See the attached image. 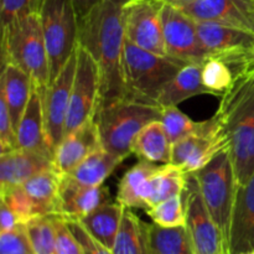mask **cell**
Listing matches in <instances>:
<instances>
[{
	"instance_id": "6da1fadb",
	"label": "cell",
	"mask_w": 254,
	"mask_h": 254,
	"mask_svg": "<svg viewBox=\"0 0 254 254\" xmlns=\"http://www.w3.org/2000/svg\"><path fill=\"white\" fill-rule=\"evenodd\" d=\"M130 0H103L79 24L78 44L91 52L101 74L99 107L126 98L124 10Z\"/></svg>"
},
{
	"instance_id": "7a4b0ae2",
	"label": "cell",
	"mask_w": 254,
	"mask_h": 254,
	"mask_svg": "<svg viewBox=\"0 0 254 254\" xmlns=\"http://www.w3.org/2000/svg\"><path fill=\"white\" fill-rule=\"evenodd\" d=\"M227 140L238 185L254 174V78L237 73L232 86L221 97L215 113Z\"/></svg>"
},
{
	"instance_id": "3957f363",
	"label": "cell",
	"mask_w": 254,
	"mask_h": 254,
	"mask_svg": "<svg viewBox=\"0 0 254 254\" xmlns=\"http://www.w3.org/2000/svg\"><path fill=\"white\" fill-rule=\"evenodd\" d=\"M1 52L2 64H16L41 94L46 92L51 83L50 60L39 12L21 15L2 26Z\"/></svg>"
},
{
	"instance_id": "277c9868",
	"label": "cell",
	"mask_w": 254,
	"mask_h": 254,
	"mask_svg": "<svg viewBox=\"0 0 254 254\" xmlns=\"http://www.w3.org/2000/svg\"><path fill=\"white\" fill-rule=\"evenodd\" d=\"M186 64L188 62L169 55L146 51L126 39L123 77L127 98L159 106L158 98L164 87Z\"/></svg>"
},
{
	"instance_id": "5b68a950",
	"label": "cell",
	"mask_w": 254,
	"mask_h": 254,
	"mask_svg": "<svg viewBox=\"0 0 254 254\" xmlns=\"http://www.w3.org/2000/svg\"><path fill=\"white\" fill-rule=\"evenodd\" d=\"M161 108L130 98H122L99 107L96 123L102 148L126 159L133 154V143L139 131L150 122L160 121Z\"/></svg>"
},
{
	"instance_id": "8992f818",
	"label": "cell",
	"mask_w": 254,
	"mask_h": 254,
	"mask_svg": "<svg viewBox=\"0 0 254 254\" xmlns=\"http://www.w3.org/2000/svg\"><path fill=\"white\" fill-rule=\"evenodd\" d=\"M39 15L49 54L52 82L76 52L79 22L71 0H44Z\"/></svg>"
},
{
	"instance_id": "52a82bcc",
	"label": "cell",
	"mask_w": 254,
	"mask_h": 254,
	"mask_svg": "<svg viewBox=\"0 0 254 254\" xmlns=\"http://www.w3.org/2000/svg\"><path fill=\"white\" fill-rule=\"evenodd\" d=\"M193 176L208 212L228 245L231 216L238 183L227 151L215 156L207 165L193 173Z\"/></svg>"
},
{
	"instance_id": "ba28073f",
	"label": "cell",
	"mask_w": 254,
	"mask_h": 254,
	"mask_svg": "<svg viewBox=\"0 0 254 254\" xmlns=\"http://www.w3.org/2000/svg\"><path fill=\"white\" fill-rule=\"evenodd\" d=\"M77 64L67 113L64 136L96 118L101 103V74L91 52L77 45Z\"/></svg>"
},
{
	"instance_id": "9c48e42d",
	"label": "cell",
	"mask_w": 254,
	"mask_h": 254,
	"mask_svg": "<svg viewBox=\"0 0 254 254\" xmlns=\"http://www.w3.org/2000/svg\"><path fill=\"white\" fill-rule=\"evenodd\" d=\"M198 37L208 57L227 64L241 73L254 46V34L210 21H196Z\"/></svg>"
},
{
	"instance_id": "30bf717a",
	"label": "cell",
	"mask_w": 254,
	"mask_h": 254,
	"mask_svg": "<svg viewBox=\"0 0 254 254\" xmlns=\"http://www.w3.org/2000/svg\"><path fill=\"white\" fill-rule=\"evenodd\" d=\"M186 228L195 254H230L222 232L208 212L193 174H188L186 184Z\"/></svg>"
},
{
	"instance_id": "8fae6325",
	"label": "cell",
	"mask_w": 254,
	"mask_h": 254,
	"mask_svg": "<svg viewBox=\"0 0 254 254\" xmlns=\"http://www.w3.org/2000/svg\"><path fill=\"white\" fill-rule=\"evenodd\" d=\"M163 6L161 0H130L124 10L126 39L146 51L168 55L161 19Z\"/></svg>"
},
{
	"instance_id": "7c38bea8",
	"label": "cell",
	"mask_w": 254,
	"mask_h": 254,
	"mask_svg": "<svg viewBox=\"0 0 254 254\" xmlns=\"http://www.w3.org/2000/svg\"><path fill=\"white\" fill-rule=\"evenodd\" d=\"M163 31L169 56L188 64H202L208 59L198 37L196 21L180 7L164 2Z\"/></svg>"
},
{
	"instance_id": "4fadbf2b",
	"label": "cell",
	"mask_w": 254,
	"mask_h": 254,
	"mask_svg": "<svg viewBox=\"0 0 254 254\" xmlns=\"http://www.w3.org/2000/svg\"><path fill=\"white\" fill-rule=\"evenodd\" d=\"M223 151H227V140L218 119L213 116L206 121L202 131L174 144L170 164L184 173L193 174Z\"/></svg>"
},
{
	"instance_id": "5bb4252c",
	"label": "cell",
	"mask_w": 254,
	"mask_h": 254,
	"mask_svg": "<svg viewBox=\"0 0 254 254\" xmlns=\"http://www.w3.org/2000/svg\"><path fill=\"white\" fill-rule=\"evenodd\" d=\"M76 64L77 54L74 52L59 76L51 82L46 92L42 93L47 141L54 153L64 136V126L68 113Z\"/></svg>"
},
{
	"instance_id": "9a60e30c",
	"label": "cell",
	"mask_w": 254,
	"mask_h": 254,
	"mask_svg": "<svg viewBox=\"0 0 254 254\" xmlns=\"http://www.w3.org/2000/svg\"><path fill=\"white\" fill-rule=\"evenodd\" d=\"M195 21H210L254 34V0H196L180 7Z\"/></svg>"
},
{
	"instance_id": "2e32d148",
	"label": "cell",
	"mask_w": 254,
	"mask_h": 254,
	"mask_svg": "<svg viewBox=\"0 0 254 254\" xmlns=\"http://www.w3.org/2000/svg\"><path fill=\"white\" fill-rule=\"evenodd\" d=\"M111 201L106 186H87L71 175H62L59 193V216L66 220H82L96 208Z\"/></svg>"
},
{
	"instance_id": "e0dca14e",
	"label": "cell",
	"mask_w": 254,
	"mask_h": 254,
	"mask_svg": "<svg viewBox=\"0 0 254 254\" xmlns=\"http://www.w3.org/2000/svg\"><path fill=\"white\" fill-rule=\"evenodd\" d=\"M254 250V174L247 184L238 185L231 216L228 251L242 254Z\"/></svg>"
},
{
	"instance_id": "ac0fdd59",
	"label": "cell",
	"mask_w": 254,
	"mask_h": 254,
	"mask_svg": "<svg viewBox=\"0 0 254 254\" xmlns=\"http://www.w3.org/2000/svg\"><path fill=\"white\" fill-rule=\"evenodd\" d=\"M55 169L54 158L44 153L14 149L0 155V193L21 186L32 176Z\"/></svg>"
},
{
	"instance_id": "d6986e66",
	"label": "cell",
	"mask_w": 254,
	"mask_h": 254,
	"mask_svg": "<svg viewBox=\"0 0 254 254\" xmlns=\"http://www.w3.org/2000/svg\"><path fill=\"white\" fill-rule=\"evenodd\" d=\"M102 148L96 119L86 122L64 136L54 153V165L57 173L68 175L89 154Z\"/></svg>"
},
{
	"instance_id": "ffe728a7",
	"label": "cell",
	"mask_w": 254,
	"mask_h": 254,
	"mask_svg": "<svg viewBox=\"0 0 254 254\" xmlns=\"http://www.w3.org/2000/svg\"><path fill=\"white\" fill-rule=\"evenodd\" d=\"M16 139L17 148L44 153L54 158V151L47 141L44 98L35 86L16 130Z\"/></svg>"
},
{
	"instance_id": "44dd1931",
	"label": "cell",
	"mask_w": 254,
	"mask_h": 254,
	"mask_svg": "<svg viewBox=\"0 0 254 254\" xmlns=\"http://www.w3.org/2000/svg\"><path fill=\"white\" fill-rule=\"evenodd\" d=\"M34 82L31 77L11 62L2 64V73L0 78V94L5 99L12 127L16 133L27 103L31 97Z\"/></svg>"
},
{
	"instance_id": "7402d4cb",
	"label": "cell",
	"mask_w": 254,
	"mask_h": 254,
	"mask_svg": "<svg viewBox=\"0 0 254 254\" xmlns=\"http://www.w3.org/2000/svg\"><path fill=\"white\" fill-rule=\"evenodd\" d=\"M188 184V174L173 164H164L146 180L143 200L148 208L174 196L183 195Z\"/></svg>"
},
{
	"instance_id": "603a6c76",
	"label": "cell",
	"mask_w": 254,
	"mask_h": 254,
	"mask_svg": "<svg viewBox=\"0 0 254 254\" xmlns=\"http://www.w3.org/2000/svg\"><path fill=\"white\" fill-rule=\"evenodd\" d=\"M200 94H211L202 82V64H188L164 87L158 104L160 107L178 106Z\"/></svg>"
},
{
	"instance_id": "cb8c5ba5",
	"label": "cell",
	"mask_w": 254,
	"mask_h": 254,
	"mask_svg": "<svg viewBox=\"0 0 254 254\" xmlns=\"http://www.w3.org/2000/svg\"><path fill=\"white\" fill-rule=\"evenodd\" d=\"M61 174L56 169L46 170L22 184V189L34 203L37 216H59V193Z\"/></svg>"
},
{
	"instance_id": "d4e9b609",
	"label": "cell",
	"mask_w": 254,
	"mask_h": 254,
	"mask_svg": "<svg viewBox=\"0 0 254 254\" xmlns=\"http://www.w3.org/2000/svg\"><path fill=\"white\" fill-rule=\"evenodd\" d=\"M133 154L154 164L171 163L173 143L160 121L150 122L139 131L134 139Z\"/></svg>"
},
{
	"instance_id": "484cf974",
	"label": "cell",
	"mask_w": 254,
	"mask_h": 254,
	"mask_svg": "<svg viewBox=\"0 0 254 254\" xmlns=\"http://www.w3.org/2000/svg\"><path fill=\"white\" fill-rule=\"evenodd\" d=\"M123 212L124 206L122 203H119L118 201L117 202L109 201L79 220V222L88 231L92 237L96 238L109 250H113L121 227Z\"/></svg>"
},
{
	"instance_id": "4316f807",
	"label": "cell",
	"mask_w": 254,
	"mask_h": 254,
	"mask_svg": "<svg viewBox=\"0 0 254 254\" xmlns=\"http://www.w3.org/2000/svg\"><path fill=\"white\" fill-rule=\"evenodd\" d=\"M112 251L114 254H149V225L140 220L131 208L124 207Z\"/></svg>"
},
{
	"instance_id": "83f0119b",
	"label": "cell",
	"mask_w": 254,
	"mask_h": 254,
	"mask_svg": "<svg viewBox=\"0 0 254 254\" xmlns=\"http://www.w3.org/2000/svg\"><path fill=\"white\" fill-rule=\"evenodd\" d=\"M160 168L156 164L146 160H140L138 164L129 169L119 181L117 201L129 208L148 210L143 200V190L146 180Z\"/></svg>"
},
{
	"instance_id": "f1b7e54d",
	"label": "cell",
	"mask_w": 254,
	"mask_h": 254,
	"mask_svg": "<svg viewBox=\"0 0 254 254\" xmlns=\"http://www.w3.org/2000/svg\"><path fill=\"white\" fill-rule=\"evenodd\" d=\"M124 159L104 148L89 154L72 173L74 180L87 186H102Z\"/></svg>"
},
{
	"instance_id": "f546056e",
	"label": "cell",
	"mask_w": 254,
	"mask_h": 254,
	"mask_svg": "<svg viewBox=\"0 0 254 254\" xmlns=\"http://www.w3.org/2000/svg\"><path fill=\"white\" fill-rule=\"evenodd\" d=\"M149 254H195L186 225H149Z\"/></svg>"
},
{
	"instance_id": "4dcf8cb0",
	"label": "cell",
	"mask_w": 254,
	"mask_h": 254,
	"mask_svg": "<svg viewBox=\"0 0 254 254\" xmlns=\"http://www.w3.org/2000/svg\"><path fill=\"white\" fill-rule=\"evenodd\" d=\"M160 122L165 128L169 139L173 145L192 134L202 131L206 127V121L195 122L180 111L176 106L160 107Z\"/></svg>"
},
{
	"instance_id": "1f68e13d",
	"label": "cell",
	"mask_w": 254,
	"mask_h": 254,
	"mask_svg": "<svg viewBox=\"0 0 254 254\" xmlns=\"http://www.w3.org/2000/svg\"><path fill=\"white\" fill-rule=\"evenodd\" d=\"M55 216L56 215L36 216L25 223L35 254H55V246H56Z\"/></svg>"
},
{
	"instance_id": "d6a6232c",
	"label": "cell",
	"mask_w": 254,
	"mask_h": 254,
	"mask_svg": "<svg viewBox=\"0 0 254 254\" xmlns=\"http://www.w3.org/2000/svg\"><path fill=\"white\" fill-rule=\"evenodd\" d=\"M236 73L227 64L208 57L202 64V82L213 96H221L232 86Z\"/></svg>"
},
{
	"instance_id": "836d02e7",
	"label": "cell",
	"mask_w": 254,
	"mask_h": 254,
	"mask_svg": "<svg viewBox=\"0 0 254 254\" xmlns=\"http://www.w3.org/2000/svg\"><path fill=\"white\" fill-rule=\"evenodd\" d=\"M154 223L164 227L186 225V208L183 195L174 196L146 210Z\"/></svg>"
},
{
	"instance_id": "e575fe53",
	"label": "cell",
	"mask_w": 254,
	"mask_h": 254,
	"mask_svg": "<svg viewBox=\"0 0 254 254\" xmlns=\"http://www.w3.org/2000/svg\"><path fill=\"white\" fill-rule=\"evenodd\" d=\"M0 254H35L25 223L0 232Z\"/></svg>"
},
{
	"instance_id": "d590c367",
	"label": "cell",
	"mask_w": 254,
	"mask_h": 254,
	"mask_svg": "<svg viewBox=\"0 0 254 254\" xmlns=\"http://www.w3.org/2000/svg\"><path fill=\"white\" fill-rule=\"evenodd\" d=\"M0 195H1V201H4L11 208L20 223H26L32 217L37 216L34 203L31 202L22 186H17Z\"/></svg>"
},
{
	"instance_id": "8d00e7d4",
	"label": "cell",
	"mask_w": 254,
	"mask_h": 254,
	"mask_svg": "<svg viewBox=\"0 0 254 254\" xmlns=\"http://www.w3.org/2000/svg\"><path fill=\"white\" fill-rule=\"evenodd\" d=\"M55 227H56L55 254H84L83 247L68 227L66 218L55 216Z\"/></svg>"
},
{
	"instance_id": "74e56055",
	"label": "cell",
	"mask_w": 254,
	"mask_h": 254,
	"mask_svg": "<svg viewBox=\"0 0 254 254\" xmlns=\"http://www.w3.org/2000/svg\"><path fill=\"white\" fill-rule=\"evenodd\" d=\"M44 0H1V26L16 17L30 12H39Z\"/></svg>"
},
{
	"instance_id": "f35d334b",
	"label": "cell",
	"mask_w": 254,
	"mask_h": 254,
	"mask_svg": "<svg viewBox=\"0 0 254 254\" xmlns=\"http://www.w3.org/2000/svg\"><path fill=\"white\" fill-rule=\"evenodd\" d=\"M73 235L83 247L84 254H114L113 251L92 237L78 220H66Z\"/></svg>"
},
{
	"instance_id": "ab89813d",
	"label": "cell",
	"mask_w": 254,
	"mask_h": 254,
	"mask_svg": "<svg viewBox=\"0 0 254 254\" xmlns=\"http://www.w3.org/2000/svg\"><path fill=\"white\" fill-rule=\"evenodd\" d=\"M76 11L78 22L81 24L103 0H71Z\"/></svg>"
},
{
	"instance_id": "60d3db41",
	"label": "cell",
	"mask_w": 254,
	"mask_h": 254,
	"mask_svg": "<svg viewBox=\"0 0 254 254\" xmlns=\"http://www.w3.org/2000/svg\"><path fill=\"white\" fill-rule=\"evenodd\" d=\"M19 223V220L11 211V208L4 201H1V206H0V232L11 230Z\"/></svg>"
},
{
	"instance_id": "b9f144b4",
	"label": "cell",
	"mask_w": 254,
	"mask_h": 254,
	"mask_svg": "<svg viewBox=\"0 0 254 254\" xmlns=\"http://www.w3.org/2000/svg\"><path fill=\"white\" fill-rule=\"evenodd\" d=\"M243 73L248 74V76L253 77L254 78V46L252 49V52H251L250 57L247 60V64H245V68H243Z\"/></svg>"
},
{
	"instance_id": "7bdbcfd3",
	"label": "cell",
	"mask_w": 254,
	"mask_h": 254,
	"mask_svg": "<svg viewBox=\"0 0 254 254\" xmlns=\"http://www.w3.org/2000/svg\"><path fill=\"white\" fill-rule=\"evenodd\" d=\"M161 1H164L165 4L174 5V6L176 7H183L185 6V5H189L191 4V2L196 1V0H161Z\"/></svg>"
},
{
	"instance_id": "ee69618b",
	"label": "cell",
	"mask_w": 254,
	"mask_h": 254,
	"mask_svg": "<svg viewBox=\"0 0 254 254\" xmlns=\"http://www.w3.org/2000/svg\"><path fill=\"white\" fill-rule=\"evenodd\" d=\"M242 254H254V250L251 251V252H246V253H242Z\"/></svg>"
}]
</instances>
